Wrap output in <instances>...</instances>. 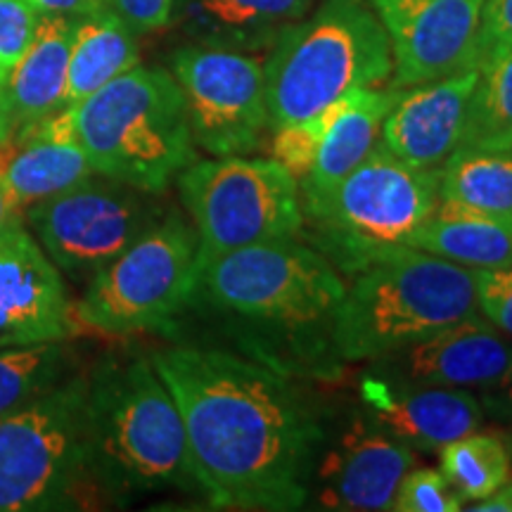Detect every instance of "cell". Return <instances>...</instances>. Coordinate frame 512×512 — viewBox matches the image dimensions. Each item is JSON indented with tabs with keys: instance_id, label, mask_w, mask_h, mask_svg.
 Wrapping results in <instances>:
<instances>
[{
	"instance_id": "8",
	"label": "cell",
	"mask_w": 512,
	"mask_h": 512,
	"mask_svg": "<svg viewBox=\"0 0 512 512\" xmlns=\"http://www.w3.org/2000/svg\"><path fill=\"white\" fill-rule=\"evenodd\" d=\"M88 375L64 377L0 415V512L76 510L102 503L88 467Z\"/></svg>"
},
{
	"instance_id": "35",
	"label": "cell",
	"mask_w": 512,
	"mask_h": 512,
	"mask_svg": "<svg viewBox=\"0 0 512 512\" xmlns=\"http://www.w3.org/2000/svg\"><path fill=\"white\" fill-rule=\"evenodd\" d=\"M479 403H482V411L489 413L496 422L512 427V366L505 370L501 380L482 389Z\"/></svg>"
},
{
	"instance_id": "27",
	"label": "cell",
	"mask_w": 512,
	"mask_h": 512,
	"mask_svg": "<svg viewBox=\"0 0 512 512\" xmlns=\"http://www.w3.org/2000/svg\"><path fill=\"white\" fill-rule=\"evenodd\" d=\"M444 472L460 501H482L510 482L512 439L501 432H470L441 448Z\"/></svg>"
},
{
	"instance_id": "19",
	"label": "cell",
	"mask_w": 512,
	"mask_h": 512,
	"mask_svg": "<svg viewBox=\"0 0 512 512\" xmlns=\"http://www.w3.org/2000/svg\"><path fill=\"white\" fill-rule=\"evenodd\" d=\"M91 176L95 171L76 140L69 107L0 143V178L19 214Z\"/></svg>"
},
{
	"instance_id": "21",
	"label": "cell",
	"mask_w": 512,
	"mask_h": 512,
	"mask_svg": "<svg viewBox=\"0 0 512 512\" xmlns=\"http://www.w3.org/2000/svg\"><path fill=\"white\" fill-rule=\"evenodd\" d=\"M72 31V17H38L27 53L0 86V143L62 110Z\"/></svg>"
},
{
	"instance_id": "28",
	"label": "cell",
	"mask_w": 512,
	"mask_h": 512,
	"mask_svg": "<svg viewBox=\"0 0 512 512\" xmlns=\"http://www.w3.org/2000/svg\"><path fill=\"white\" fill-rule=\"evenodd\" d=\"M67 351L60 342L0 349V415L17 411L57 387L69 366Z\"/></svg>"
},
{
	"instance_id": "24",
	"label": "cell",
	"mask_w": 512,
	"mask_h": 512,
	"mask_svg": "<svg viewBox=\"0 0 512 512\" xmlns=\"http://www.w3.org/2000/svg\"><path fill=\"white\" fill-rule=\"evenodd\" d=\"M439 200L512 223V150L456 147L439 171Z\"/></svg>"
},
{
	"instance_id": "29",
	"label": "cell",
	"mask_w": 512,
	"mask_h": 512,
	"mask_svg": "<svg viewBox=\"0 0 512 512\" xmlns=\"http://www.w3.org/2000/svg\"><path fill=\"white\" fill-rule=\"evenodd\" d=\"M396 512H458L463 501L453 491L451 482L441 470H413L406 472L396 486L392 508Z\"/></svg>"
},
{
	"instance_id": "36",
	"label": "cell",
	"mask_w": 512,
	"mask_h": 512,
	"mask_svg": "<svg viewBox=\"0 0 512 512\" xmlns=\"http://www.w3.org/2000/svg\"><path fill=\"white\" fill-rule=\"evenodd\" d=\"M31 10L36 12L38 17L43 15H60V17H86L91 12L105 8V0H27Z\"/></svg>"
},
{
	"instance_id": "13",
	"label": "cell",
	"mask_w": 512,
	"mask_h": 512,
	"mask_svg": "<svg viewBox=\"0 0 512 512\" xmlns=\"http://www.w3.org/2000/svg\"><path fill=\"white\" fill-rule=\"evenodd\" d=\"M415 451L358 408L330 420L309 479L306 505L320 510H389Z\"/></svg>"
},
{
	"instance_id": "18",
	"label": "cell",
	"mask_w": 512,
	"mask_h": 512,
	"mask_svg": "<svg viewBox=\"0 0 512 512\" xmlns=\"http://www.w3.org/2000/svg\"><path fill=\"white\" fill-rule=\"evenodd\" d=\"M479 69L401 88L382 121V145L415 169H441L463 136Z\"/></svg>"
},
{
	"instance_id": "16",
	"label": "cell",
	"mask_w": 512,
	"mask_h": 512,
	"mask_svg": "<svg viewBox=\"0 0 512 512\" xmlns=\"http://www.w3.org/2000/svg\"><path fill=\"white\" fill-rule=\"evenodd\" d=\"M512 366V342L482 313L370 361L368 373L425 387L482 389Z\"/></svg>"
},
{
	"instance_id": "5",
	"label": "cell",
	"mask_w": 512,
	"mask_h": 512,
	"mask_svg": "<svg viewBox=\"0 0 512 512\" xmlns=\"http://www.w3.org/2000/svg\"><path fill=\"white\" fill-rule=\"evenodd\" d=\"M475 313L472 268L403 247L354 275L335 313V349L347 363L373 361Z\"/></svg>"
},
{
	"instance_id": "38",
	"label": "cell",
	"mask_w": 512,
	"mask_h": 512,
	"mask_svg": "<svg viewBox=\"0 0 512 512\" xmlns=\"http://www.w3.org/2000/svg\"><path fill=\"white\" fill-rule=\"evenodd\" d=\"M505 494H508V498H510V505H512V479L508 484H505Z\"/></svg>"
},
{
	"instance_id": "37",
	"label": "cell",
	"mask_w": 512,
	"mask_h": 512,
	"mask_svg": "<svg viewBox=\"0 0 512 512\" xmlns=\"http://www.w3.org/2000/svg\"><path fill=\"white\" fill-rule=\"evenodd\" d=\"M19 216H22V214H19V211H17L8 188H5L3 178H0V228H3L5 223L19 219Z\"/></svg>"
},
{
	"instance_id": "15",
	"label": "cell",
	"mask_w": 512,
	"mask_h": 512,
	"mask_svg": "<svg viewBox=\"0 0 512 512\" xmlns=\"http://www.w3.org/2000/svg\"><path fill=\"white\" fill-rule=\"evenodd\" d=\"M74 309L60 268L19 219L0 228V349L62 342Z\"/></svg>"
},
{
	"instance_id": "30",
	"label": "cell",
	"mask_w": 512,
	"mask_h": 512,
	"mask_svg": "<svg viewBox=\"0 0 512 512\" xmlns=\"http://www.w3.org/2000/svg\"><path fill=\"white\" fill-rule=\"evenodd\" d=\"M38 15L27 0H0V86L27 53Z\"/></svg>"
},
{
	"instance_id": "3",
	"label": "cell",
	"mask_w": 512,
	"mask_h": 512,
	"mask_svg": "<svg viewBox=\"0 0 512 512\" xmlns=\"http://www.w3.org/2000/svg\"><path fill=\"white\" fill-rule=\"evenodd\" d=\"M88 467L102 503L200 491L181 413L150 358H105L88 373Z\"/></svg>"
},
{
	"instance_id": "26",
	"label": "cell",
	"mask_w": 512,
	"mask_h": 512,
	"mask_svg": "<svg viewBox=\"0 0 512 512\" xmlns=\"http://www.w3.org/2000/svg\"><path fill=\"white\" fill-rule=\"evenodd\" d=\"M477 69L458 147L512 150V48L491 50Z\"/></svg>"
},
{
	"instance_id": "20",
	"label": "cell",
	"mask_w": 512,
	"mask_h": 512,
	"mask_svg": "<svg viewBox=\"0 0 512 512\" xmlns=\"http://www.w3.org/2000/svg\"><path fill=\"white\" fill-rule=\"evenodd\" d=\"M399 93L401 88H358L313 114L323 138L309 174L297 183L302 214L316 209L380 143L382 121Z\"/></svg>"
},
{
	"instance_id": "25",
	"label": "cell",
	"mask_w": 512,
	"mask_h": 512,
	"mask_svg": "<svg viewBox=\"0 0 512 512\" xmlns=\"http://www.w3.org/2000/svg\"><path fill=\"white\" fill-rule=\"evenodd\" d=\"M313 0H192L197 24L223 48L275 41L287 24L302 19Z\"/></svg>"
},
{
	"instance_id": "23",
	"label": "cell",
	"mask_w": 512,
	"mask_h": 512,
	"mask_svg": "<svg viewBox=\"0 0 512 512\" xmlns=\"http://www.w3.org/2000/svg\"><path fill=\"white\" fill-rule=\"evenodd\" d=\"M411 247L472 271L512 264V223L439 200L434 214L411 238Z\"/></svg>"
},
{
	"instance_id": "6",
	"label": "cell",
	"mask_w": 512,
	"mask_h": 512,
	"mask_svg": "<svg viewBox=\"0 0 512 512\" xmlns=\"http://www.w3.org/2000/svg\"><path fill=\"white\" fill-rule=\"evenodd\" d=\"M69 110L98 176L159 195L195 162L183 91L166 69L136 64Z\"/></svg>"
},
{
	"instance_id": "32",
	"label": "cell",
	"mask_w": 512,
	"mask_h": 512,
	"mask_svg": "<svg viewBox=\"0 0 512 512\" xmlns=\"http://www.w3.org/2000/svg\"><path fill=\"white\" fill-rule=\"evenodd\" d=\"M477 311L503 335L512 337V264L498 268H479Z\"/></svg>"
},
{
	"instance_id": "17",
	"label": "cell",
	"mask_w": 512,
	"mask_h": 512,
	"mask_svg": "<svg viewBox=\"0 0 512 512\" xmlns=\"http://www.w3.org/2000/svg\"><path fill=\"white\" fill-rule=\"evenodd\" d=\"M358 399L382 430L413 451H441L484 422L482 403L470 389L403 384L366 373Z\"/></svg>"
},
{
	"instance_id": "11",
	"label": "cell",
	"mask_w": 512,
	"mask_h": 512,
	"mask_svg": "<svg viewBox=\"0 0 512 512\" xmlns=\"http://www.w3.org/2000/svg\"><path fill=\"white\" fill-rule=\"evenodd\" d=\"M46 254L74 280H91L164 216L155 192L100 176L29 207Z\"/></svg>"
},
{
	"instance_id": "31",
	"label": "cell",
	"mask_w": 512,
	"mask_h": 512,
	"mask_svg": "<svg viewBox=\"0 0 512 512\" xmlns=\"http://www.w3.org/2000/svg\"><path fill=\"white\" fill-rule=\"evenodd\" d=\"M320 138H323V133H320V128L313 119L275 128V138L271 143V159L283 164L294 176V181L299 183L313 166Z\"/></svg>"
},
{
	"instance_id": "1",
	"label": "cell",
	"mask_w": 512,
	"mask_h": 512,
	"mask_svg": "<svg viewBox=\"0 0 512 512\" xmlns=\"http://www.w3.org/2000/svg\"><path fill=\"white\" fill-rule=\"evenodd\" d=\"M150 361L174 396L211 508H306L325 411L302 384L245 354L195 344L159 349Z\"/></svg>"
},
{
	"instance_id": "34",
	"label": "cell",
	"mask_w": 512,
	"mask_h": 512,
	"mask_svg": "<svg viewBox=\"0 0 512 512\" xmlns=\"http://www.w3.org/2000/svg\"><path fill=\"white\" fill-rule=\"evenodd\" d=\"M105 3L119 12L133 31L147 34V31L164 29L171 22L176 0H105Z\"/></svg>"
},
{
	"instance_id": "14",
	"label": "cell",
	"mask_w": 512,
	"mask_h": 512,
	"mask_svg": "<svg viewBox=\"0 0 512 512\" xmlns=\"http://www.w3.org/2000/svg\"><path fill=\"white\" fill-rule=\"evenodd\" d=\"M392 46V88L477 69L484 0H368Z\"/></svg>"
},
{
	"instance_id": "2",
	"label": "cell",
	"mask_w": 512,
	"mask_h": 512,
	"mask_svg": "<svg viewBox=\"0 0 512 512\" xmlns=\"http://www.w3.org/2000/svg\"><path fill=\"white\" fill-rule=\"evenodd\" d=\"M347 285L299 238L259 242L197 259L190 306L233 323L240 354L292 377L339 373L335 313Z\"/></svg>"
},
{
	"instance_id": "7",
	"label": "cell",
	"mask_w": 512,
	"mask_h": 512,
	"mask_svg": "<svg viewBox=\"0 0 512 512\" xmlns=\"http://www.w3.org/2000/svg\"><path fill=\"white\" fill-rule=\"evenodd\" d=\"M439 171L415 169L382 140L335 190L304 214L302 233L337 273L366 271L411 238L439 204Z\"/></svg>"
},
{
	"instance_id": "10",
	"label": "cell",
	"mask_w": 512,
	"mask_h": 512,
	"mask_svg": "<svg viewBox=\"0 0 512 512\" xmlns=\"http://www.w3.org/2000/svg\"><path fill=\"white\" fill-rule=\"evenodd\" d=\"M178 190L195 223L200 259L302 235L299 185L275 159H195L178 174Z\"/></svg>"
},
{
	"instance_id": "22",
	"label": "cell",
	"mask_w": 512,
	"mask_h": 512,
	"mask_svg": "<svg viewBox=\"0 0 512 512\" xmlns=\"http://www.w3.org/2000/svg\"><path fill=\"white\" fill-rule=\"evenodd\" d=\"M136 31L110 5L74 19L62 107H74L140 60Z\"/></svg>"
},
{
	"instance_id": "9",
	"label": "cell",
	"mask_w": 512,
	"mask_h": 512,
	"mask_svg": "<svg viewBox=\"0 0 512 512\" xmlns=\"http://www.w3.org/2000/svg\"><path fill=\"white\" fill-rule=\"evenodd\" d=\"M197 259V233L171 211L88 280L76 318L107 335L171 328L190 306Z\"/></svg>"
},
{
	"instance_id": "4",
	"label": "cell",
	"mask_w": 512,
	"mask_h": 512,
	"mask_svg": "<svg viewBox=\"0 0 512 512\" xmlns=\"http://www.w3.org/2000/svg\"><path fill=\"white\" fill-rule=\"evenodd\" d=\"M389 36L366 0H325L306 22L275 36L264 64L268 126L311 119L358 88L392 79Z\"/></svg>"
},
{
	"instance_id": "12",
	"label": "cell",
	"mask_w": 512,
	"mask_h": 512,
	"mask_svg": "<svg viewBox=\"0 0 512 512\" xmlns=\"http://www.w3.org/2000/svg\"><path fill=\"white\" fill-rule=\"evenodd\" d=\"M192 143L214 157L249 155L268 131L264 64L223 46H185L171 57Z\"/></svg>"
},
{
	"instance_id": "33",
	"label": "cell",
	"mask_w": 512,
	"mask_h": 512,
	"mask_svg": "<svg viewBox=\"0 0 512 512\" xmlns=\"http://www.w3.org/2000/svg\"><path fill=\"white\" fill-rule=\"evenodd\" d=\"M498 48H512V0H484L479 19V57Z\"/></svg>"
}]
</instances>
